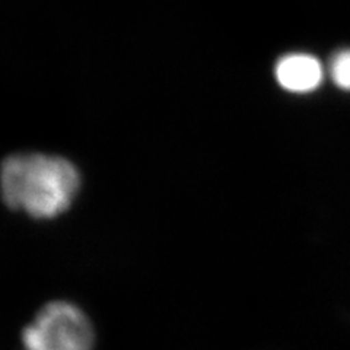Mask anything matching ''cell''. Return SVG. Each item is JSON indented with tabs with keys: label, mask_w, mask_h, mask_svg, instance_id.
Instances as JSON below:
<instances>
[{
	"label": "cell",
	"mask_w": 350,
	"mask_h": 350,
	"mask_svg": "<svg viewBox=\"0 0 350 350\" xmlns=\"http://www.w3.org/2000/svg\"><path fill=\"white\" fill-rule=\"evenodd\" d=\"M328 72L337 88L350 92V49H343L334 54Z\"/></svg>",
	"instance_id": "obj_4"
},
{
	"label": "cell",
	"mask_w": 350,
	"mask_h": 350,
	"mask_svg": "<svg viewBox=\"0 0 350 350\" xmlns=\"http://www.w3.org/2000/svg\"><path fill=\"white\" fill-rule=\"evenodd\" d=\"M79 185L78 170L60 157L19 153L0 167L3 202L36 219H51L68 211Z\"/></svg>",
	"instance_id": "obj_1"
},
{
	"label": "cell",
	"mask_w": 350,
	"mask_h": 350,
	"mask_svg": "<svg viewBox=\"0 0 350 350\" xmlns=\"http://www.w3.org/2000/svg\"><path fill=\"white\" fill-rule=\"evenodd\" d=\"M25 350H92L94 330L88 317L69 302H51L22 333Z\"/></svg>",
	"instance_id": "obj_2"
},
{
	"label": "cell",
	"mask_w": 350,
	"mask_h": 350,
	"mask_svg": "<svg viewBox=\"0 0 350 350\" xmlns=\"http://www.w3.org/2000/svg\"><path fill=\"white\" fill-rule=\"evenodd\" d=\"M275 76L282 90L291 94H310L323 83L320 60L306 53H291L279 59Z\"/></svg>",
	"instance_id": "obj_3"
}]
</instances>
